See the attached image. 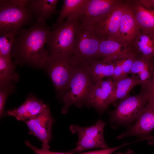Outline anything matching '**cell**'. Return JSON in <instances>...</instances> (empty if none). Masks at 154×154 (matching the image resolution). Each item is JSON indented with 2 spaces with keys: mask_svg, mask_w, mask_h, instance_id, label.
Listing matches in <instances>:
<instances>
[{
  "mask_svg": "<svg viewBox=\"0 0 154 154\" xmlns=\"http://www.w3.org/2000/svg\"><path fill=\"white\" fill-rule=\"evenodd\" d=\"M16 35L12 33L0 36V56L11 59V52L13 40Z\"/></svg>",
  "mask_w": 154,
  "mask_h": 154,
  "instance_id": "484cf974",
  "label": "cell"
},
{
  "mask_svg": "<svg viewBox=\"0 0 154 154\" xmlns=\"http://www.w3.org/2000/svg\"><path fill=\"white\" fill-rule=\"evenodd\" d=\"M79 23L78 19H66L61 24L53 25L46 44L51 54H74L75 36Z\"/></svg>",
  "mask_w": 154,
  "mask_h": 154,
  "instance_id": "5b68a950",
  "label": "cell"
},
{
  "mask_svg": "<svg viewBox=\"0 0 154 154\" xmlns=\"http://www.w3.org/2000/svg\"><path fill=\"white\" fill-rule=\"evenodd\" d=\"M15 66L11 60L0 56V88L9 86L11 82L18 79Z\"/></svg>",
  "mask_w": 154,
  "mask_h": 154,
  "instance_id": "d4e9b609",
  "label": "cell"
},
{
  "mask_svg": "<svg viewBox=\"0 0 154 154\" xmlns=\"http://www.w3.org/2000/svg\"><path fill=\"white\" fill-rule=\"evenodd\" d=\"M114 87V82L112 77L97 82L94 84L86 104L103 112L108 106L109 100Z\"/></svg>",
  "mask_w": 154,
  "mask_h": 154,
  "instance_id": "7c38bea8",
  "label": "cell"
},
{
  "mask_svg": "<svg viewBox=\"0 0 154 154\" xmlns=\"http://www.w3.org/2000/svg\"><path fill=\"white\" fill-rule=\"evenodd\" d=\"M119 3L114 0H89L79 21L84 25L94 26L102 21Z\"/></svg>",
  "mask_w": 154,
  "mask_h": 154,
  "instance_id": "8fae6325",
  "label": "cell"
},
{
  "mask_svg": "<svg viewBox=\"0 0 154 154\" xmlns=\"http://www.w3.org/2000/svg\"><path fill=\"white\" fill-rule=\"evenodd\" d=\"M138 56L135 53H131L109 58L114 65V73L112 77L116 81L127 77L130 73L133 64Z\"/></svg>",
  "mask_w": 154,
  "mask_h": 154,
  "instance_id": "603a6c76",
  "label": "cell"
},
{
  "mask_svg": "<svg viewBox=\"0 0 154 154\" xmlns=\"http://www.w3.org/2000/svg\"><path fill=\"white\" fill-rule=\"evenodd\" d=\"M129 6L141 31L154 34V11L145 7L137 1L132 6Z\"/></svg>",
  "mask_w": 154,
  "mask_h": 154,
  "instance_id": "d6986e66",
  "label": "cell"
},
{
  "mask_svg": "<svg viewBox=\"0 0 154 154\" xmlns=\"http://www.w3.org/2000/svg\"><path fill=\"white\" fill-rule=\"evenodd\" d=\"M135 53L130 45L110 37H104L101 40L98 49L99 57L109 58Z\"/></svg>",
  "mask_w": 154,
  "mask_h": 154,
  "instance_id": "2e32d148",
  "label": "cell"
},
{
  "mask_svg": "<svg viewBox=\"0 0 154 154\" xmlns=\"http://www.w3.org/2000/svg\"><path fill=\"white\" fill-rule=\"evenodd\" d=\"M126 5V4L119 3L102 21L92 26L103 37H110L118 39L121 19Z\"/></svg>",
  "mask_w": 154,
  "mask_h": 154,
  "instance_id": "4fadbf2b",
  "label": "cell"
},
{
  "mask_svg": "<svg viewBox=\"0 0 154 154\" xmlns=\"http://www.w3.org/2000/svg\"><path fill=\"white\" fill-rule=\"evenodd\" d=\"M154 129V102L148 98L144 110L134 125L127 131L118 136V139L132 136H137L154 144V138L151 135Z\"/></svg>",
  "mask_w": 154,
  "mask_h": 154,
  "instance_id": "9c48e42d",
  "label": "cell"
},
{
  "mask_svg": "<svg viewBox=\"0 0 154 154\" xmlns=\"http://www.w3.org/2000/svg\"><path fill=\"white\" fill-rule=\"evenodd\" d=\"M114 81V89L109 100L108 106L117 100H124L128 97L131 90L135 86L141 84L139 80L132 77Z\"/></svg>",
  "mask_w": 154,
  "mask_h": 154,
  "instance_id": "cb8c5ba5",
  "label": "cell"
},
{
  "mask_svg": "<svg viewBox=\"0 0 154 154\" xmlns=\"http://www.w3.org/2000/svg\"><path fill=\"white\" fill-rule=\"evenodd\" d=\"M153 66V71L151 80L149 83L141 92L144 93L148 98L154 102V61L152 60Z\"/></svg>",
  "mask_w": 154,
  "mask_h": 154,
  "instance_id": "4316f807",
  "label": "cell"
},
{
  "mask_svg": "<svg viewBox=\"0 0 154 154\" xmlns=\"http://www.w3.org/2000/svg\"><path fill=\"white\" fill-rule=\"evenodd\" d=\"M89 0H64L62 8L53 25L61 24L64 19H76L83 14Z\"/></svg>",
  "mask_w": 154,
  "mask_h": 154,
  "instance_id": "ffe728a7",
  "label": "cell"
},
{
  "mask_svg": "<svg viewBox=\"0 0 154 154\" xmlns=\"http://www.w3.org/2000/svg\"><path fill=\"white\" fill-rule=\"evenodd\" d=\"M89 63L82 60L71 79L63 95L62 114H66L72 105L80 107L86 104L94 85L89 70Z\"/></svg>",
  "mask_w": 154,
  "mask_h": 154,
  "instance_id": "3957f363",
  "label": "cell"
},
{
  "mask_svg": "<svg viewBox=\"0 0 154 154\" xmlns=\"http://www.w3.org/2000/svg\"><path fill=\"white\" fill-rule=\"evenodd\" d=\"M140 31L132 10L129 5L126 4L121 19L118 39L129 45Z\"/></svg>",
  "mask_w": 154,
  "mask_h": 154,
  "instance_id": "9a60e30c",
  "label": "cell"
},
{
  "mask_svg": "<svg viewBox=\"0 0 154 154\" xmlns=\"http://www.w3.org/2000/svg\"><path fill=\"white\" fill-rule=\"evenodd\" d=\"M28 0H0V35H16L22 27L31 23L34 17L27 7Z\"/></svg>",
  "mask_w": 154,
  "mask_h": 154,
  "instance_id": "7a4b0ae2",
  "label": "cell"
},
{
  "mask_svg": "<svg viewBox=\"0 0 154 154\" xmlns=\"http://www.w3.org/2000/svg\"><path fill=\"white\" fill-rule=\"evenodd\" d=\"M26 145L31 148L35 154H74L73 150L66 152H55L51 151L49 150H45L42 149H39L32 145L27 140L25 141Z\"/></svg>",
  "mask_w": 154,
  "mask_h": 154,
  "instance_id": "83f0119b",
  "label": "cell"
},
{
  "mask_svg": "<svg viewBox=\"0 0 154 154\" xmlns=\"http://www.w3.org/2000/svg\"><path fill=\"white\" fill-rule=\"evenodd\" d=\"M137 1L145 7L154 11V0H141Z\"/></svg>",
  "mask_w": 154,
  "mask_h": 154,
  "instance_id": "4dcf8cb0",
  "label": "cell"
},
{
  "mask_svg": "<svg viewBox=\"0 0 154 154\" xmlns=\"http://www.w3.org/2000/svg\"><path fill=\"white\" fill-rule=\"evenodd\" d=\"M82 60L75 54H52L49 56L44 67L59 93L63 95Z\"/></svg>",
  "mask_w": 154,
  "mask_h": 154,
  "instance_id": "277c9868",
  "label": "cell"
},
{
  "mask_svg": "<svg viewBox=\"0 0 154 154\" xmlns=\"http://www.w3.org/2000/svg\"><path fill=\"white\" fill-rule=\"evenodd\" d=\"M114 65L113 62L107 58L93 60L89 63V70L94 84L105 78L112 77Z\"/></svg>",
  "mask_w": 154,
  "mask_h": 154,
  "instance_id": "7402d4cb",
  "label": "cell"
},
{
  "mask_svg": "<svg viewBox=\"0 0 154 154\" xmlns=\"http://www.w3.org/2000/svg\"><path fill=\"white\" fill-rule=\"evenodd\" d=\"M79 22L75 36L74 54L81 59L90 62L98 57L99 47L103 37L93 26Z\"/></svg>",
  "mask_w": 154,
  "mask_h": 154,
  "instance_id": "8992f818",
  "label": "cell"
},
{
  "mask_svg": "<svg viewBox=\"0 0 154 154\" xmlns=\"http://www.w3.org/2000/svg\"><path fill=\"white\" fill-rule=\"evenodd\" d=\"M148 101L147 97L141 92L138 95L128 97L121 102L112 112L111 120L120 123L136 121L144 110Z\"/></svg>",
  "mask_w": 154,
  "mask_h": 154,
  "instance_id": "ba28073f",
  "label": "cell"
},
{
  "mask_svg": "<svg viewBox=\"0 0 154 154\" xmlns=\"http://www.w3.org/2000/svg\"><path fill=\"white\" fill-rule=\"evenodd\" d=\"M47 106L42 100L30 96L19 107L5 112L4 115L13 116L18 120L25 122L41 112Z\"/></svg>",
  "mask_w": 154,
  "mask_h": 154,
  "instance_id": "5bb4252c",
  "label": "cell"
},
{
  "mask_svg": "<svg viewBox=\"0 0 154 154\" xmlns=\"http://www.w3.org/2000/svg\"><path fill=\"white\" fill-rule=\"evenodd\" d=\"M58 0H28L27 7L32 12L37 23H46V21L58 13L56 10Z\"/></svg>",
  "mask_w": 154,
  "mask_h": 154,
  "instance_id": "e0dca14e",
  "label": "cell"
},
{
  "mask_svg": "<svg viewBox=\"0 0 154 154\" xmlns=\"http://www.w3.org/2000/svg\"><path fill=\"white\" fill-rule=\"evenodd\" d=\"M54 122L48 106L37 116L25 122L29 129V133L40 140L43 149L49 150V144L52 139V128Z\"/></svg>",
  "mask_w": 154,
  "mask_h": 154,
  "instance_id": "30bf717a",
  "label": "cell"
},
{
  "mask_svg": "<svg viewBox=\"0 0 154 154\" xmlns=\"http://www.w3.org/2000/svg\"><path fill=\"white\" fill-rule=\"evenodd\" d=\"M153 60H154V58Z\"/></svg>",
  "mask_w": 154,
  "mask_h": 154,
  "instance_id": "d6a6232c",
  "label": "cell"
},
{
  "mask_svg": "<svg viewBox=\"0 0 154 154\" xmlns=\"http://www.w3.org/2000/svg\"><path fill=\"white\" fill-rule=\"evenodd\" d=\"M153 71V66L151 60L137 56L133 64L130 74L132 77L140 82L142 90L150 81Z\"/></svg>",
  "mask_w": 154,
  "mask_h": 154,
  "instance_id": "44dd1931",
  "label": "cell"
},
{
  "mask_svg": "<svg viewBox=\"0 0 154 154\" xmlns=\"http://www.w3.org/2000/svg\"><path fill=\"white\" fill-rule=\"evenodd\" d=\"M106 124L99 119L95 125L89 127L71 125L70 127L71 132L77 133L78 136L76 147L73 149L74 152H81L94 148H108L109 147L105 143L103 136L104 128Z\"/></svg>",
  "mask_w": 154,
  "mask_h": 154,
  "instance_id": "52a82bcc",
  "label": "cell"
},
{
  "mask_svg": "<svg viewBox=\"0 0 154 154\" xmlns=\"http://www.w3.org/2000/svg\"><path fill=\"white\" fill-rule=\"evenodd\" d=\"M50 31L46 23H36L29 29H21L13 44L12 55L16 62L38 67H44L49 56L44 45Z\"/></svg>",
  "mask_w": 154,
  "mask_h": 154,
  "instance_id": "6da1fadb",
  "label": "cell"
},
{
  "mask_svg": "<svg viewBox=\"0 0 154 154\" xmlns=\"http://www.w3.org/2000/svg\"><path fill=\"white\" fill-rule=\"evenodd\" d=\"M138 56L151 60L154 58V34L141 31L130 44Z\"/></svg>",
  "mask_w": 154,
  "mask_h": 154,
  "instance_id": "ac0fdd59",
  "label": "cell"
},
{
  "mask_svg": "<svg viewBox=\"0 0 154 154\" xmlns=\"http://www.w3.org/2000/svg\"><path fill=\"white\" fill-rule=\"evenodd\" d=\"M121 154V153H119V154Z\"/></svg>",
  "mask_w": 154,
  "mask_h": 154,
  "instance_id": "1f68e13d",
  "label": "cell"
},
{
  "mask_svg": "<svg viewBox=\"0 0 154 154\" xmlns=\"http://www.w3.org/2000/svg\"><path fill=\"white\" fill-rule=\"evenodd\" d=\"M127 144H124L119 146L111 148L103 149L102 150L90 151L79 154H111L113 152Z\"/></svg>",
  "mask_w": 154,
  "mask_h": 154,
  "instance_id": "f546056e",
  "label": "cell"
},
{
  "mask_svg": "<svg viewBox=\"0 0 154 154\" xmlns=\"http://www.w3.org/2000/svg\"><path fill=\"white\" fill-rule=\"evenodd\" d=\"M9 86L0 88V116L1 118L4 114V108L7 98L10 92Z\"/></svg>",
  "mask_w": 154,
  "mask_h": 154,
  "instance_id": "f1b7e54d",
  "label": "cell"
}]
</instances>
